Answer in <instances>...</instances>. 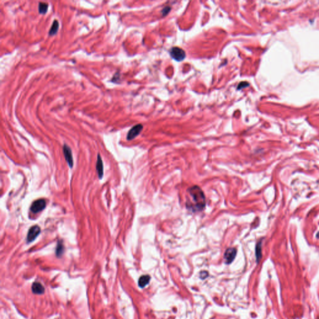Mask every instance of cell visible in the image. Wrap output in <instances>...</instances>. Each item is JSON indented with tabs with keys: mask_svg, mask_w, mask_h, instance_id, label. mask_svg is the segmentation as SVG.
<instances>
[{
	"mask_svg": "<svg viewBox=\"0 0 319 319\" xmlns=\"http://www.w3.org/2000/svg\"><path fill=\"white\" fill-rule=\"evenodd\" d=\"M188 192L192 202L187 203V208L194 213L202 211L206 206V199L201 189L198 186H193L188 190Z\"/></svg>",
	"mask_w": 319,
	"mask_h": 319,
	"instance_id": "cell-1",
	"label": "cell"
},
{
	"mask_svg": "<svg viewBox=\"0 0 319 319\" xmlns=\"http://www.w3.org/2000/svg\"><path fill=\"white\" fill-rule=\"evenodd\" d=\"M170 55L173 59L178 62L182 61L186 57V53H185L184 50L178 47H174L171 48Z\"/></svg>",
	"mask_w": 319,
	"mask_h": 319,
	"instance_id": "cell-2",
	"label": "cell"
},
{
	"mask_svg": "<svg viewBox=\"0 0 319 319\" xmlns=\"http://www.w3.org/2000/svg\"><path fill=\"white\" fill-rule=\"evenodd\" d=\"M46 206V202L44 199H39L33 203L31 207V211L33 213H37L43 211Z\"/></svg>",
	"mask_w": 319,
	"mask_h": 319,
	"instance_id": "cell-3",
	"label": "cell"
},
{
	"mask_svg": "<svg viewBox=\"0 0 319 319\" xmlns=\"http://www.w3.org/2000/svg\"><path fill=\"white\" fill-rule=\"evenodd\" d=\"M41 233V229L38 226H33L29 229L27 235V242L28 243H31L35 240L38 235Z\"/></svg>",
	"mask_w": 319,
	"mask_h": 319,
	"instance_id": "cell-4",
	"label": "cell"
},
{
	"mask_svg": "<svg viewBox=\"0 0 319 319\" xmlns=\"http://www.w3.org/2000/svg\"><path fill=\"white\" fill-rule=\"evenodd\" d=\"M143 130V125L142 124H137L133 126L128 132L127 138L128 140H132L137 137Z\"/></svg>",
	"mask_w": 319,
	"mask_h": 319,
	"instance_id": "cell-5",
	"label": "cell"
},
{
	"mask_svg": "<svg viewBox=\"0 0 319 319\" xmlns=\"http://www.w3.org/2000/svg\"><path fill=\"white\" fill-rule=\"evenodd\" d=\"M236 253H237V251H236V248H230L226 249L224 255L226 262L228 264L231 263L236 258Z\"/></svg>",
	"mask_w": 319,
	"mask_h": 319,
	"instance_id": "cell-6",
	"label": "cell"
},
{
	"mask_svg": "<svg viewBox=\"0 0 319 319\" xmlns=\"http://www.w3.org/2000/svg\"><path fill=\"white\" fill-rule=\"evenodd\" d=\"M63 151H64V155L66 158V160L67 163H68L69 166L72 168L73 167V153H72L71 149L70 147L67 145L66 144H64L63 147Z\"/></svg>",
	"mask_w": 319,
	"mask_h": 319,
	"instance_id": "cell-7",
	"label": "cell"
},
{
	"mask_svg": "<svg viewBox=\"0 0 319 319\" xmlns=\"http://www.w3.org/2000/svg\"><path fill=\"white\" fill-rule=\"evenodd\" d=\"M96 170L98 173L99 178L101 179L103 177V175H104V167H103V162H102L101 157L99 154L98 155V157H97V164H96Z\"/></svg>",
	"mask_w": 319,
	"mask_h": 319,
	"instance_id": "cell-8",
	"label": "cell"
},
{
	"mask_svg": "<svg viewBox=\"0 0 319 319\" xmlns=\"http://www.w3.org/2000/svg\"><path fill=\"white\" fill-rule=\"evenodd\" d=\"M32 291L35 294H43L44 292V287L41 283L36 282L33 284Z\"/></svg>",
	"mask_w": 319,
	"mask_h": 319,
	"instance_id": "cell-9",
	"label": "cell"
},
{
	"mask_svg": "<svg viewBox=\"0 0 319 319\" xmlns=\"http://www.w3.org/2000/svg\"><path fill=\"white\" fill-rule=\"evenodd\" d=\"M150 277L148 275H144L141 276L138 280V285L141 288L145 287L150 282Z\"/></svg>",
	"mask_w": 319,
	"mask_h": 319,
	"instance_id": "cell-10",
	"label": "cell"
},
{
	"mask_svg": "<svg viewBox=\"0 0 319 319\" xmlns=\"http://www.w3.org/2000/svg\"><path fill=\"white\" fill-rule=\"evenodd\" d=\"M59 28V23L57 20H54L52 26H51L49 31V36H54L56 35L58 31V29Z\"/></svg>",
	"mask_w": 319,
	"mask_h": 319,
	"instance_id": "cell-11",
	"label": "cell"
},
{
	"mask_svg": "<svg viewBox=\"0 0 319 319\" xmlns=\"http://www.w3.org/2000/svg\"><path fill=\"white\" fill-rule=\"evenodd\" d=\"M48 7H49V5L47 3L40 2L38 5L39 13L41 15H45L47 11Z\"/></svg>",
	"mask_w": 319,
	"mask_h": 319,
	"instance_id": "cell-12",
	"label": "cell"
},
{
	"mask_svg": "<svg viewBox=\"0 0 319 319\" xmlns=\"http://www.w3.org/2000/svg\"><path fill=\"white\" fill-rule=\"evenodd\" d=\"M64 251V245H63V242L59 241L57 246V248H56V256L57 257L61 256L62 255H63Z\"/></svg>",
	"mask_w": 319,
	"mask_h": 319,
	"instance_id": "cell-13",
	"label": "cell"
},
{
	"mask_svg": "<svg viewBox=\"0 0 319 319\" xmlns=\"http://www.w3.org/2000/svg\"><path fill=\"white\" fill-rule=\"evenodd\" d=\"M256 259L257 261L259 262L260 259L261 258V242H259L256 245Z\"/></svg>",
	"mask_w": 319,
	"mask_h": 319,
	"instance_id": "cell-14",
	"label": "cell"
},
{
	"mask_svg": "<svg viewBox=\"0 0 319 319\" xmlns=\"http://www.w3.org/2000/svg\"><path fill=\"white\" fill-rule=\"evenodd\" d=\"M249 86V84L248 83V82H241V83L239 84L238 87V90H240L241 89H243V88H245L246 87H248Z\"/></svg>",
	"mask_w": 319,
	"mask_h": 319,
	"instance_id": "cell-15",
	"label": "cell"
},
{
	"mask_svg": "<svg viewBox=\"0 0 319 319\" xmlns=\"http://www.w3.org/2000/svg\"><path fill=\"white\" fill-rule=\"evenodd\" d=\"M171 10V7L170 6H166L164 8H163V9L162 10V14H163V16H166L168 14V13Z\"/></svg>",
	"mask_w": 319,
	"mask_h": 319,
	"instance_id": "cell-16",
	"label": "cell"
},
{
	"mask_svg": "<svg viewBox=\"0 0 319 319\" xmlns=\"http://www.w3.org/2000/svg\"><path fill=\"white\" fill-rule=\"evenodd\" d=\"M120 80V75L118 74V73H117L116 74H114V77H112L111 81L112 82H114V83H117V80Z\"/></svg>",
	"mask_w": 319,
	"mask_h": 319,
	"instance_id": "cell-17",
	"label": "cell"
}]
</instances>
